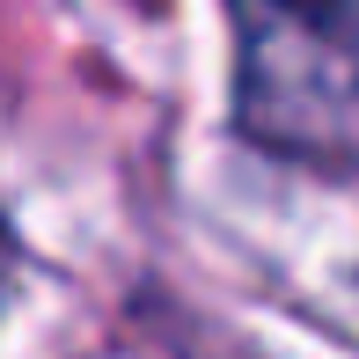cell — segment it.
<instances>
[{
	"label": "cell",
	"mask_w": 359,
	"mask_h": 359,
	"mask_svg": "<svg viewBox=\"0 0 359 359\" xmlns=\"http://www.w3.org/2000/svg\"><path fill=\"white\" fill-rule=\"evenodd\" d=\"M0 279H8V235H0Z\"/></svg>",
	"instance_id": "2"
},
{
	"label": "cell",
	"mask_w": 359,
	"mask_h": 359,
	"mask_svg": "<svg viewBox=\"0 0 359 359\" xmlns=\"http://www.w3.org/2000/svg\"><path fill=\"white\" fill-rule=\"evenodd\" d=\"M235 110L286 154H359V0H227Z\"/></svg>",
	"instance_id": "1"
}]
</instances>
